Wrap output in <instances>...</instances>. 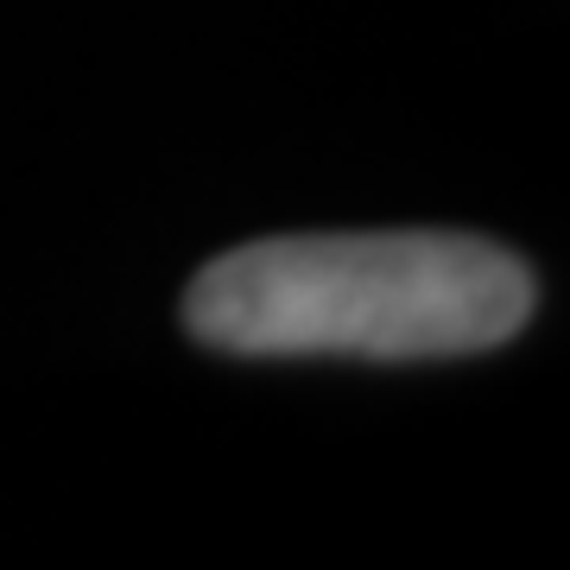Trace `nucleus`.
Returning <instances> with one entry per match:
<instances>
[{
	"instance_id": "1",
	"label": "nucleus",
	"mask_w": 570,
	"mask_h": 570,
	"mask_svg": "<svg viewBox=\"0 0 570 570\" xmlns=\"http://www.w3.org/2000/svg\"><path fill=\"white\" fill-rule=\"evenodd\" d=\"M532 266L456 228L266 235L216 254L184 285V330L261 362H450L520 336Z\"/></svg>"
}]
</instances>
